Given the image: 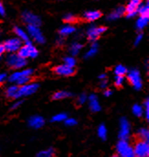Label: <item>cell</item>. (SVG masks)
<instances>
[{"label":"cell","instance_id":"5bb4252c","mask_svg":"<svg viewBox=\"0 0 149 157\" xmlns=\"http://www.w3.org/2000/svg\"><path fill=\"white\" fill-rule=\"evenodd\" d=\"M55 73L59 75H61V76H70V75H72L74 74V69L71 67H69L63 63V64L58 65L55 68Z\"/></svg>","mask_w":149,"mask_h":157},{"label":"cell","instance_id":"52a82bcc","mask_svg":"<svg viewBox=\"0 0 149 157\" xmlns=\"http://www.w3.org/2000/svg\"><path fill=\"white\" fill-rule=\"evenodd\" d=\"M21 46H22V40L18 38H12L6 40L4 43L5 50L11 53L16 52Z\"/></svg>","mask_w":149,"mask_h":157},{"label":"cell","instance_id":"4316f807","mask_svg":"<svg viewBox=\"0 0 149 157\" xmlns=\"http://www.w3.org/2000/svg\"><path fill=\"white\" fill-rule=\"evenodd\" d=\"M97 133H98V136L102 140H105L107 138V129L104 124H102L99 126V128L97 130Z\"/></svg>","mask_w":149,"mask_h":157},{"label":"cell","instance_id":"681fc988","mask_svg":"<svg viewBox=\"0 0 149 157\" xmlns=\"http://www.w3.org/2000/svg\"><path fill=\"white\" fill-rule=\"evenodd\" d=\"M113 157H121V156H120L119 155H114V156H113Z\"/></svg>","mask_w":149,"mask_h":157},{"label":"cell","instance_id":"f1b7e54d","mask_svg":"<svg viewBox=\"0 0 149 157\" xmlns=\"http://www.w3.org/2000/svg\"><path fill=\"white\" fill-rule=\"evenodd\" d=\"M137 134H138V136H139V138H140L141 140L148 141V139H149L148 129H147V128H141V129H139V130H138Z\"/></svg>","mask_w":149,"mask_h":157},{"label":"cell","instance_id":"7bdbcfd3","mask_svg":"<svg viewBox=\"0 0 149 157\" xmlns=\"http://www.w3.org/2000/svg\"><path fill=\"white\" fill-rule=\"evenodd\" d=\"M57 43L59 44V45H62L63 43H64V41H65V40H64V37L63 36H60L58 39H57Z\"/></svg>","mask_w":149,"mask_h":157},{"label":"cell","instance_id":"e575fe53","mask_svg":"<svg viewBox=\"0 0 149 157\" xmlns=\"http://www.w3.org/2000/svg\"><path fill=\"white\" fill-rule=\"evenodd\" d=\"M65 124L69 127H73L77 124V121L73 118H67L65 121H64Z\"/></svg>","mask_w":149,"mask_h":157},{"label":"cell","instance_id":"4dcf8cb0","mask_svg":"<svg viewBox=\"0 0 149 157\" xmlns=\"http://www.w3.org/2000/svg\"><path fill=\"white\" fill-rule=\"evenodd\" d=\"M114 73H115L116 75H122V76H124L125 74H127V69L123 64H118L115 67V69H114Z\"/></svg>","mask_w":149,"mask_h":157},{"label":"cell","instance_id":"e0dca14e","mask_svg":"<svg viewBox=\"0 0 149 157\" xmlns=\"http://www.w3.org/2000/svg\"><path fill=\"white\" fill-rule=\"evenodd\" d=\"M102 13L97 10H92V11H87L84 13V18L88 21H94L97 20L101 17Z\"/></svg>","mask_w":149,"mask_h":157},{"label":"cell","instance_id":"d4e9b609","mask_svg":"<svg viewBox=\"0 0 149 157\" xmlns=\"http://www.w3.org/2000/svg\"><path fill=\"white\" fill-rule=\"evenodd\" d=\"M148 24V17L147 16H140V17L136 21V27L138 29H143Z\"/></svg>","mask_w":149,"mask_h":157},{"label":"cell","instance_id":"f907efd6","mask_svg":"<svg viewBox=\"0 0 149 157\" xmlns=\"http://www.w3.org/2000/svg\"><path fill=\"white\" fill-rule=\"evenodd\" d=\"M0 36H1V30H0Z\"/></svg>","mask_w":149,"mask_h":157},{"label":"cell","instance_id":"836d02e7","mask_svg":"<svg viewBox=\"0 0 149 157\" xmlns=\"http://www.w3.org/2000/svg\"><path fill=\"white\" fill-rule=\"evenodd\" d=\"M29 80H30V77H28V76H23V77L18 78V79L16 81L15 84H16V86H23V85H26V84L29 83Z\"/></svg>","mask_w":149,"mask_h":157},{"label":"cell","instance_id":"c3c4849f","mask_svg":"<svg viewBox=\"0 0 149 157\" xmlns=\"http://www.w3.org/2000/svg\"><path fill=\"white\" fill-rule=\"evenodd\" d=\"M105 78H106V75L105 74H102V75H99V79L100 80H103V79H105Z\"/></svg>","mask_w":149,"mask_h":157},{"label":"cell","instance_id":"bcb514c9","mask_svg":"<svg viewBox=\"0 0 149 157\" xmlns=\"http://www.w3.org/2000/svg\"><path fill=\"white\" fill-rule=\"evenodd\" d=\"M5 52V47H4V44H0V57L3 55V53Z\"/></svg>","mask_w":149,"mask_h":157},{"label":"cell","instance_id":"ffe728a7","mask_svg":"<svg viewBox=\"0 0 149 157\" xmlns=\"http://www.w3.org/2000/svg\"><path fill=\"white\" fill-rule=\"evenodd\" d=\"M17 90H18V86H16V84L15 85H12L10 86H8L5 90V95L6 97L8 98H16V94H17Z\"/></svg>","mask_w":149,"mask_h":157},{"label":"cell","instance_id":"d6986e66","mask_svg":"<svg viewBox=\"0 0 149 157\" xmlns=\"http://www.w3.org/2000/svg\"><path fill=\"white\" fill-rule=\"evenodd\" d=\"M14 31H15L16 35L17 36V38L20 39L21 40H24L25 42L27 41V40H29V36H28V34H27L25 30H23L22 29H20V28H18V27H16V28L14 29Z\"/></svg>","mask_w":149,"mask_h":157},{"label":"cell","instance_id":"ac0fdd59","mask_svg":"<svg viewBox=\"0 0 149 157\" xmlns=\"http://www.w3.org/2000/svg\"><path fill=\"white\" fill-rule=\"evenodd\" d=\"M31 46H32L31 43H30V44H25V45L21 46V47L19 48V50L17 51V54H18L20 57H22V58H25V59L28 58L29 55H30V49H31Z\"/></svg>","mask_w":149,"mask_h":157},{"label":"cell","instance_id":"d6a6232c","mask_svg":"<svg viewBox=\"0 0 149 157\" xmlns=\"http://www.w3.org/2000/svg\"><path fill=\"white\" fill-rule=\"evenodd\" d=\"M67 119V114L66 113H58L56 115H54L51 119V121L53 122H61L64 121Z\"/></svg>","mask_w":149,"mask_h":157},{"label":"cell","instance_id":"9c48e42d","mask_svg":"<svg viewBox=\"0 0 149 157\" xmlns=\"http://www.w3.org/2000/svg\"><path fill=\"white\" fill-rule=\"evenodd\" d=\"M105 31H106V28H104V27L91 26L87 29V37L90 40L95 41Z\"/></svg>","mask_w":149,"mask_h":157},{"label":"cell","instance_id":"d590c367","mask_svg":"<svg viewBox=\"0 0 149 157\" xmlns=\"http://www.w3.org/2000/svg\"><path fill=\"white\" fill-rule=\"evenodd\" d=\"M64 21H66L67 23H72L76 20V17L72 15V14H66L63 17Z\"/></svg>","mask_w":149,"mask_h":157},{"label":"cell","instance_id":"ab89813d","mask_svg":"<svg viewBox=\"0 0 149 157\" xmlns=\"http://www.w3.org/2000/svg\"><path fill=\"white\" fill-rule=\"evenodd\" d=\"M22 103H23V101H21V100L16 101V102L12 105L11 109H18V108L22 105Z\"/></svg>","mask_w":149,"mask_h":157},{"label":"cell","instance_id":"60d3db41","mask_svg":"<svg viewBox=\"0 0 149 157\" xmlns=\"http://www.w3.org/2000/svg\"><path fill=\"white\" fill-rule=\"evenodd\" d=\"M143 40V35L142 34H138L136 37V40H135V45H138Z\"/></svg>","mask_w":149,"mask_h":157},{"label":"cell","instance_id":"f6af8a7d","mask_svg":"<svg viewBox=\"0 0 149 157\" xmlns=\"http://www.w3.org/2000/svg\"><path fill=\"white\" fill-rule=\"evenodd\" d=\"M112 94H113V91H112L111 89H106V90L104 92V95L105 97H110Z\"/></svg>","mask_w":149,"mask_h":157},{"label":"cell","instance_id":"8fae6325","mask_svg":"<svg viewBox=\"0 0 149 157\" xmlns=\"http://www.w3.org/2000/svg\"><path fill=\"white\" fill-rule=\"evenodd\" d=\"M142 0H130L127 6L125 8L127 17H134L137 14V8L141 5Z\"/></svg>","mask_w":149,"mask_h":157},{"label":"cell","instance_id":"ba28073f","mask_svg":"<svg viewBox=\"0 0 149 157\" xmlns=\"http://www.w3.org/2000/svg\"><path fill=\"white\" fill-rule=\"evenodd\" d=\"M131 126L129 121L125 118H122L120 120V131H119V138L121 140L127 141L130 136Z\"/></svg>","mask_w":149,"mask_h":157},{"label":"cell","instance_id":"6da1fadb","mask_svg":"<svg viewBox=\"0 0 149 157\" xmlns=\"http://www.w3.org/2000/svg\"><path fill=\"white\" fill-rule=\"evenodd\" d=\"M6 63L8 66L16 70H18V69H23L26 66L27 61L25 58H22L17 53L14 52L8 55V57L6 58Z\"/></svg>","mask_w":149,"mask_h":157},{"label":"cell","instance_id":"2e32d148","mask_svg":"<svg viewBox=\"0 0 149 157\" xmlns=\"http://www.w3.org/2000/svg\"><path fill=\"white\" fill-rule=\"evenodd\" d=\"M125 13V9L124 6H119L117 7L116 9H114L111 14L108 15L107 17V19L110 20V21H113V20H115L119 17H121Z\"/></svg>","mask_w":149,"mask_h":157},{"label":"cell","instance_id":"cb8c5ba5","mask_svg":"<svg viewBox=\"0 0 149 157\" xmlns=\"http://www.w3.org/2000/svg\"><path fill=\"white\" fill-rule=\"evenodd\" d=\"M97 52H98V44L96 42H94V43L92 44L90 49L86 52L84 57L85 58H92V57H93L97 53Z\"/></svg>","mask_w":149,"mask_h":157},{"label":"cell","instance_id":"30bf717a","mask_svg":"<svg viewBox=\"0 0 149 157\" xmlns=\"http://www.w3.org/2000/svg\"><path fill=\"white\" fill-rule=\"evenodd\" d=\"M22 18L23 20L27 23L28 25H33V26H38L39 27L41 24V19L39 17H38L37 15L29 12V11H25L22 14Z\"/></svg>","mask_w":149,"mask_h":157},{"label":"cell","instance_id":"7c38bea8","mask_svg":"<svg viewBox=\"0 0 149 157\" xmlns=\"http://www.w3.org/2000/svg\"><path fill=\"white\" fill-rule=\"evenodd\" d=\"M33 69H30V68H27V69H23L21 71H16L15 73H12L9 77H8V81L11 82V83H16V81L20 78V77H23V76H28L30 77L32 75H33Z\"/></svg>","mask_w":149,"mask_h":157},{"label":"cell","instance_id":"5b68a950","mask_svg":"<svg viewBox=\"0 0 149 157\" xmlns=\"http://www.w3.org/2000/svg\"><path fill=\"white\" fill-rule=\"evenodd\" d=\"M127 78L129 82L132 84V86L135 87L136 90H140L142 88L143 83H142V78L140 72L137 69H132L129 72H127Z\"/></svg>","mask_w":149,"mask_h":157},{"label":"cell","instance_id":"44dd1931","mask_svg":"<svg viewBox=\"0 0 149 157\" xmlns=\"http://www.w3.org/2000/svg\"><path fill=\"white\" fill-rule=\"evenodd\" d=\"M75 30H76V29H75L74 27H72V26H71V25H67V26H64V27H62V28L60 29V36L65 37V36H69V35L72 34L73 32H75Z\"/></svg>","mask_w":149,"mask_h":157},{"label":"cell","instance_id":"7a4b0ae2","mask_svg":"<svg viewBox=\"0 0 149 157\" xmlns=\"http://www.w3.org/2000/svg\"><path fill=\"white\" fill-rule=\"evenodd\" d=\"M38 84L37 83H27L26 85L18 86L17 94L16 98H20L24 97H28L30 95H33L38 88Z\"/></svg>","mask_w":149,"mask_h":157},{"label":"cell","instance_id":"8d00e7d4","mask_svg":"<svg viewBox=\"0 0 149 157\" xmlns=\"http://www.w3.org/2000/svg\"><path fill=\"white\" fill-rule=\"evenodd\" d=\"M87 100H88V97H87L86 94H84V93L81 94V95L78 97V103H79L80 105L84 104Z\"/></svg>","mask_w":149,"mask_h":157},{"label":"cell","instance_id":"3957f363","mask_svg":"<svg viewBox=\"0 0 149 157\" xmlns=\"http://www.w3.org/2000/svg\"><path fill=\"white\" fill-rule=\"evenodd\" d=\"M116 151L117 154L121 157H136L134 154L133 147L129 145L127 141L125 140H121L117 145H116Z\"/></svg>","mask_w":149,"mask_h":157},{"label":"cell","instance_id":"484cf974","mask_svg":"<svg viewBox=\"0 0 149 157\" xmlns=\"http://www.w3.org/2000/svg\"><path fill=\"white\" fill-rule=\"evenodd\" d=\"M132 111H133V114L136 117H142L144 115V108L138 104H136L133 106Z\"/></svg>","mask_w":149,"mask_h":157},{"label":"cell","instance_id":"f35d334b","mask_svg":"<svg viewBox=\"0 0 149 157\" xmlns=\"http://www.w3.org/2000/svg\"><path fill=\"white\" fill-rule=\"evenodd\" d=\"M124 81H125L124 76H122V75H116V76H115V80H114L115 86H123Z\"/></svg>","mask_w":149,"mask_h":157},{"label":"cell","instance_id":"f546056e","mask_svg":"<svg viewBox=\"0 0 149 157\" xmlns=\"http://www.w3.org/2000/svg\"><path fill=\"white\" fill-rule=\"evenodd\" d=\"M54 156V150L52 148L40 151L37 154L36 157H53Z\"/></svg>","mask_w":149,"mask_h":157},{"label":"cell","instance_id":"b9f144b4","mask_svg":"<svg viewBox=\"0 0 149 157\" xmlns=\"http://www.w3.org/2000/svg\"><path fill=\"white\" fill-rule=\"evenodd\" d=\"M6 78H7L6 74H5V73L0 74V85H1V84H3V83L6 80Z\"/></svg>","mask_w":149,"mask_h":157},{"label":"cell","instance_id":"8992f818","mask_svg":"<svg viewBox=\"0 0 149 157\" xmlns=\"http://www.w3.org/2000/svg\"><path fill=\"white\" fill-rule=\"evenodd\" d=\"M27 34L38 43L43 44L45 42V37L43 36L42 32L40 31V29H38V26L28 25L27 26Z\"/></svg>","mask_w":149,"mask_h":157},{"label":"cell","instance_id":"7dc6e473","mask_svg":"<svg viewBox=\"0 0 149 157\" xmlns=\"http://www.w3.org/2000/svg\"><path fill=\"white\" fill-rule=\"evenodd\" d=\"M0 15L4 16L5 15V7L3 6V5L0 3Z\"/></svg>","mask_w":149,"mask_h":157},{"label":"cell","instance_id":"7402d4cb","mask_svg":"<svg viewBox=\"0 0 149 157\" xmlns=\"http://www.w3.org/2000/svg\"><path fill=\"white\" fill-rule=\"evenodd\" d=\"M70 97H71V93H70L68 91H65V90H60V91L56 92L53 95V99L60 100V99H64V98H70Z\"/></svg>","mask_w":149,"mask_h":157},{"label":"cell","instance_id":"83f0119b","mask_svg":"<svg viewBox=\"0 0 149 157\" xmlns=\"http://www.w3.org/2000/svg\"><path fill=\"white\" fill-rule=\"evenodd\" d=\"M137 13L140 14V16H147L149 15V6L148 2L145 5H140L137 8Z\"/></svg>","mask_w":149,"mask_h":157},{"label":"cell","instance_id":"1f68e13d","mask_svg":"<svg viewBox=\"0 0 149 157\" xmlns=\"http://www.w3.org/2000/svg\"><path fill=\"white\" fill-rule=\"evenodd\" d=\"M64 64L69 67L74 68V66L76 65V60L73 56H67L64 58Z\"/></svg>","mask_w":149,"mask_h":157},{"label":"cell","instance_id":"74e56055","mask_svg":"<svg viewBox=\"0 0 149 157\" xmlns=\"http://www.w3.org/2000/svg\"><path fill=\"white\" fill-rule=\"evenodd\" d=\"M144 113L146 115V118L149 120V99H146L145 101V105H144Z\"/></svg>","mask_w":149,"mask_h":157},{"label":"cell","instance_id":"9a60e30c","mask_svg":"<svg viewBox=\"0 0 149 157\" xmlns=\"http://www.w3.org/2000/svg\"><path fill=\"white\" fill-rule=\"evenodd\" d=\"M88 100H89V107L92 111L98 112L101 110V105H100L99 99L96 95H94V94L90 95L88 98Z\"/></svg>","mask_w":149,"mask_h":157},{"label":"cell","instance_id":"ee69618b","mask_svg":"<svg viewBox=\"0 0 149 157\" xmlns=\"http://www.w3.org/2000/svg\"><path fill=\"white\" fill-rule=\"evenodd\" d=\"M100 87H101V88H106V87H107V81H106L105 79L101 80Z\"/></svg>","mask_w":149,"mask_h":157},{"label":"cell","instance_id":"277c9868","mask_svg":"<svg viewBox=\"0 0 149 157\" xmlns=\"http://www.w3.org/2000/svg\"><path fill=\"white\" fill-rule=\"evenodd\" d=\"M134 154L136 157H148L149 155V144L148 141H138L134 148Z\"/></svg>","mask_w":149,"mask_h":157},{"label":"cell","instance_id":"603a6c76","mask_svg":"<svg viewBox=\"0 0 149 157\" xmlns=\"http://www.w3.org/2000/svg\"><path fill=\"white\" fill-rule=\"evenodd\" d=\"M82 49V44L79 42H73L70 47V52L72 56H75L80 53Z\"/></svg>","mask_w":149,"mask_h":157},{"label":"cell","instance_id":"4fadbf2b","mask_svg":"<svg viewBox=\"0 0 149 157\" xmlns=\"http://www.w3.org/2000/svg\"><path fill=\"white\" fill-rule=\"evenodd\" d=\"M45 124V121L43 117L38 115H34L28 119V125L33 129H39L43 127Z\"/></svg>","mask_w":149,"mask_h":157}]
</instances>
